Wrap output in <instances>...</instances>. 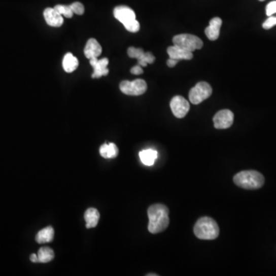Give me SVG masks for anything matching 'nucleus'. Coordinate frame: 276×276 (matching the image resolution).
Returning <instances> with one entry per match:
<instances>
[{"mask_svg":"<svg viewBox=\"0 0 276 276\" xmlns=\"http://www.w3.org/2000/svg\"><path fill=\"white\" fill-rule=\"evenodd\" d=\"M149 217L148 230L151 233L163 232L169 226V209L163 204H154L148 211Z\"/></svg>","mask_w":276,"mask_h":276,"instance_id":"nucleus-1","label":"nucleus"},{"mask_svg":"<svg viewBox=\"0 0 276 276\" xmlns=\"http://www.w3.org/2000/svg\"><path fill=\"white\" fill-rule=\"evenodd\" d=\"M235 185L246 190H257L265 183V178L256 170H244L238 172L233 178Z\"/></svg>","mask_w":276,"mask_h":276,"instance_id":"nucleus-2","label":"nucleus"},{"mask_svg":"<svg viewBox=\"0 0 276 276\" xmlns=\"http://www.w3.org/2000/svg\"><path fill=\"white\" fill-rule=\"evenodd\" d=\"M195 235L199 239L214 240L219 236L220 228L217 222L211 217L199 219L194 226Z\"/></svg>","mask_w":276,"mask_h":276,"instance_id":"nucleus-3","label":"nucleus"},{"mask_svg":"<svg viewBox=\"0 0 276 276\" xmlns=\"http://www.w3.org/2000/svg\"><path fill=\"white\" fill-rule=\"evenodd\" d=\"M114 16L124 25L127 31L136 32L140 29V23L136 19V14L130 7L125 6L115 7Z\"/></svg>","mask_w":276,"mask_h":276,"instance_id":"nucleus-4","label":"nucleus"},{"mask_svg":"<svg viewBox=\"0 0 276 276\" xmlns=\"http://www.w3.org/2000/svg\"><path fill=\"white\" fill-rule=\"evenodd\" d=\"M172 43L175 46L192 52L200 49L203 46L202 40L199 37L190 34H178L172 39Z\"/></svg>","mask_w":276,"mask_h":276,"instance_id":"nucleus-5","label":"nucleus"},{"mask_svg":"<svg viewBox=\"0 0 276 276\" xmlns=\"http://www.w3.org/2000/svg\"><path fill=\"white\" fill-rule=\"evenodd\" d=\"M212 87L205 82L196 84L189 93V99L193 105H199L205 99L211 97L212 94Z\"/></svg>","mask_w":276,"mask_h":276,"instance_id":"nucleus-6","label":"nucleus"},{"mask_svg":"<svg viewBox=\"0 0 276 276\" xmlns=\"http://www.w3.org/2000/svg\"><path fill=\"white\" fill-rule=\"evenodd\" d=\"M120 89L127 95L139 96L146 92L148 85L143 79H136L132 82L123 81L120 84Z\"/></svg>","mask_w":276,"mask_h":276,"instance_id":"nucleus-7","label":"nucleus"},{"mask_svg":"<svg viewBox=\"0 0 276 276\" xmlns=\"http://www.w3.org/2000/svg\"><path fill=\"white\" fill-rule=\"evenodd\" d=\"M190 104L182 96H175L171 100V111L176 118H184L190 111Z\"/></svg>","mask_w":276,"mask_h":276,"instance_id":"nucleus-8","label":"nucleus"},{"mask_svg":"<svg viewBox=\"0 0 276 276\" xmlns=\"http://www.w3.org/2000/svg\"><path fill=\"white\" fill-rule=\"evenodd\" d=\"M127 55L132 58L137 59V64L142 67H146L148 64H153L155 61V57L151 52H145L142 49L130 47L127 49Z\"/></svg>","mask_w":276,"mask_h":276,"instance_id":"nucleus-9","label":"nucleus"},{"mask_svg":"<svg viewBox=\"0 0 276 276\" xmlns=\"http://www.w3.org/2000/svg\"><path fill=\"white\" fill-rule=\"evenodd\" d=\"M233 113L227 109L220 111L214 117V127L217 129L229 128L233 124Z\"/></svg>","mask_w":276,"mask_h":276,"instance_id":"nucleus-10","label":"nucleus"},{"mask_svg":"<svg viewBox=\"0 0 276 276\" xmlns=\"http://www.w3.org/2000/svg\"><path fill=\"white\" fill-rule=\"evenodd\" d=\"M90 64L94 67V73L92 74L93 79H99L102 76H106L109 74V70L108 68L109 61L107 58L98 59L97 58H91Z\"/></svg>","mask_w":276,"mask_h":276,"instance_id":"nucleus-11","label":"nucleus"},{"mask_svg":"<svg viewBox=\"0 0 276 276\" xmlns=\"http://www.w3.org/2000/svg\"><path fill=\"white\" fill-rule=\"evenodd\" d=\"M45 20L48 25L52 27H60L64 22L63 16L55 10V8H47L44 10Z\"/></svg>","mask_w":276,"mask_h":276,"instance_id":"nucleus-12","label":"nucleus"},{"mask_svg":"<svg viewBox=\"0 0 276 276\" xmlns=\"http://www.w3.org/2000/svg\"><path fill=\"white\" fill-rule=\"evenodd\" d=\"M223 21L220 18L215 17L211 19L209 26L205 29V34L207 38L211 41H215L220 37V28Z\"/></svg>","mask_w":276,"mask_h":276,"instance_id":"nucleus-13","label":"nucleus"},{"mask_svg":"<svg viewBox=\"0 0 276 276\" xmlns=\"http://www.w3.org/2000/svg\"><path fill=\"white\" fill-rule=\"evenodd\" d=\"M102 52V48L98 42L95 39H90L87 42L84 53L88 59L97 58L100 56Z\"/></svg>","mask_w":276,"mask_h":276,"instance_id":"nucleus-14","label":"nucleus"},{"mask_svg":"<svg viewBox=\"0 0 276 276\" xmlns=\"http://www.w3.org/2000/svg\"><path fill=\"white\" fill-rule=\"evenodd\" d=\"M169 58L178 60H190L193 58V52L182 49L179 46H172L167 49Z\"/></svg>","mask_w":276,"mask_h":276,"instance_id":"nucleus-15","label":"nucleus"},{"mask_svg":"<svg viewBox=\"0 0 276 276\" xmlns=\"http://www.w3.org/2000/svg\"><path fill=\"white\" fill-rule=\"evenodd\" d=\"M79 60L72 53H67L64 56L62 61L63 68L67 73L76 71L79 66Z\"/></svg>","mask_w":276,"mask_h":276,"instance_id":"nucleus-16","label":"nucleus"},{"mask_svg":"<svg viewBox=\"0 0 276 276\" xmlns=\"http://www.w3.org/2000/svg\"><path fill=\"white\" fill-rule=\"evenodd\" d=\"M100 214L97 210L89 208L85 213V220L86 222V227L88 229L94 228L98 223Z\"/></svg>","mask_w":276,"mask_h":276,"instance_id":"nucleus-17","label":"nucleus"},{"mask_svg":"<svg viewBox=\"0 0 276 276\" xmlns=\"http://www.w3.org/2000/svg\"><path fill=\"white\" fill-rule=\"evenodd\" d=\"M139 157L144 164L146 166H152L154 162L158 157V153L157 151L153 149L144 150L139 153Z\"/></svg>","mask_w":276,"mask_h":276,"instance_id":"nucleus-18","label":"nucleus"},{"mask_svg":"<svg viewBox=\"0 0 276 276\" xmlns=\"http://www.w3.org/2000/svg\"><path fill=\"white\" fill-rule=\"evenodd\" d=\"M54 234H55V231H54L53 228L52 226H48V227L41 229L37 234L36 240L40 244L50 243L53 240Z\"/></svg>","mask_w":276,"mask_h":276,"instance_id":"nucleus-19","label":"nucleus"},{"mask_svg":"<svg viewBox=\"0 0 276 276\" xmlns=\"http://www.w3.org/2000/svg\"><path fill=\"white\" fill-rule=\"evenodd\" d=\"M100 154L104 158H115L118 155V147L114 143L104 144L100 146Z\"/></svg>","mask_w":276,"mask_h":276,"instance_id":"nucleus-20","label":"nucleus"},{"mask_svg":"<svg viewBox=\"0 0 276 276\" xmlns=\"http://www.w3.org/2000/svg\"><path fill=\"white\" fill-rule=\"evenodd\" d=\"M39 262L47 263L55 258V253L52 249L49 247H43L38 252Z\"/></svg>","mask_w":276,"mask_h":276,"instance_id":"nucleus-21","label":"nucleus"},{"mask_svg":"<svg viewBox=\"0 0 276 276\" xmlns=\"http://www.w3.org/2000/svg\"><path fill=\"white\" fill-rule=\"evenodd\" d=\"M54 8H55V10H56L61 16H64V17L66 18H72L73 16V14H74L70 6L57 5L55 6Z\"/></svg>","mask_w":276,"mask_h":276,"instance_id":"nucleus-22","label":"nucleus"},{"mask_svg":"<svg viewBox=\"0 0 276 276\" xmlns=\"http://www.w3.org/2000/svg\"><path fill=\"white\" fill-rule=\"evenodd\" d=\"M73 13L77 15H83L85 13V7L81 3L76 2L70 5Z\"/></svg>","mask_w":276,"mask_h":276,"instance_id":"nucleus-23","label":"nucleus"},{"mask_svg":"<svg viewBox=\"0 0 276 276\" xmlns=\"http://www.w3.org/2000/svg\"><path fill=\"white\" fill-rule=\"evenodd\" d=\"M276 25V16H269L266 20L262 24V27L265 29H270L274 25Z\"/></svg>","mask_w":276,"mask_h":276,"instance_id":"nucleus-24","label":"nucleus"},{"mask_svg":"<svg viewBox=\"0 0 276 276\" xmlns=\"http://www.w3.org/2000/svg\"><path fill=\"white\" fill-rule=\"evenodd\" d=\"M274 13H276V1H272L267 5L266 15L269 17Z\"/></svg>","mask_w":276,"mask_h":276,"instance_id":"nucleus-25","label":"nucleus"},{"mask_svg":"<svg viewBox=\"0 0 276 276\" xmlns=\"http://www.w3.org/2000/svg\"><path fill=\"white\" fill-rule=\"evenodd\" d=\"M143 73V69H142V66L139 65V64L133 66V67L130 69V73L133 75H141Z\"/></svg>","mask_w":276,"mask_h":276,"instance_id":"nucleus-26","label":"nucleus"},{"mask_svg":"<svg viewBox=\"0 0 276 276\" xmlns=\"http://www.w3.org/2000/svg\"><path fill=\"white\" fill-rule=\"evenodd\" d=\"M178 63V60L174 59V58H169L166 61V64L169 66V67H175Z\"/></svg>","mask_w":276,"mask_h":276,"instance_id":"nucleus-27","label":"nucleus"},{"mask_svg":"<svg viewBox=\"0 0 276 276\" xmlns=\"http://www.w3.org/2000/svg\"><path fill=\"white\" fill-rule=\"evenodd\" d=\"M30 260L32 262H39L38 255L31 254L30 256Z\"/></svg>","mask_w":276,"mask_h":276,"instance_id":"nucleus-28","label":"nucleus"},{"mask_svg":"<svg viewBox=\"0 0 276 276\" xmlns=\"http://www.w3.org/2000/svg\"><path fill=\"white\" fill-rule=\"evenodd\" d=\"M148 276H149V275H157V274H148Z\"/></svg>","mask_w":276,"mask_h":276,"instance_id":"nucleus-29","label":"nucleus"},{"mask_svg":"<svg viewBox=\"0 0 276 276\" xmlns=\"http://www.w3.org/2000/svg\"><path fill=\"white\" fill-rule=\"evenodd\" d=\"M259 1H261V2H262V1H265V0H259Z\"/></svg>","mask_w":276,"mask_h":276,"instance_id":"nucleus-30","label":"nucleus"}]
</instances>
